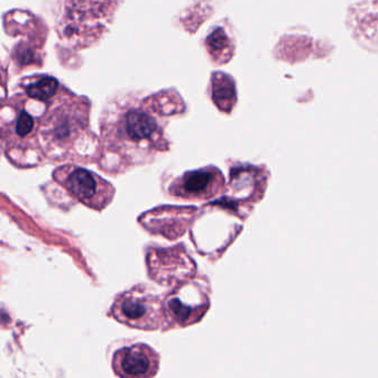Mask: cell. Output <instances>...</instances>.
I'll use <instances>...</instances> for the list:
<instances>
[{"instance_id": "1", "label": "cell", "mask_w": 378, "mask_h": 378, "mask_svg": "<svg viewBox=\"0 0 378 378\" xmlns=\"http://www.w3.org/2000/svg\"><path fill=\"white\" fill-rule=\"evenodd\" d=\"M168 116L150 100L145 101L126 98L106 108L102 120L104 157L117 155L122 168L141 165L150 160L155 153L168 149L163 126L157 118Z\"/></svg>"}, {"instance_id": "2", "label": "cell", "mask_w": 378, "mask_h": 378, "mask_svg": "<svg viewBox=\"0 0 378 378\" xmlns=\"http://www.w3.org/2000/svg\"><path fill=\"white\" fill-rule=\"evenodd\" d=\"M89 109L84 98L62 96L59 91L58 99L51 101L39 128L41 148L47 157L64 160L80 140L94 138L89 131Z\"/></svg>"}, {"instance_id": "3", "label": "cell", "mask_w": 378, "mask_h": 378, "mask_svg": "<svg viewBox=\"0 0 378 378\" xmlns=\"http://www.w3.org/2000/svg\"><path fill=\"white\" fill-rule=\"evenodd\" d=\"M112 315L130 328L155 330L165 324L163 303L145 287H135L123 292L112 305Z\"/></svg>"}, {"instance_id": "4", "label": "cell", "mask_w": 378, "mask_h": 378, "mask_svg": "<svg viewBox=\"0 0 378 378\" xmlns=\"http://www.w3.org/2000/svg\"><path fill=\"white\" fill-rule=\"evenodd\" d=\"M54 180L88 208L104 210L113 200V187L101 177L74 165H62L52 173Z\"/></svg>"}, {"instance_id": "5", "label": "cell", "mask_w": 378, "mask_h": 378, "mask_svg": "<svg viewBox=\"0 0 378 378\" xmlns=\"http://www.w3.org/2000/svg\"><path fill=\"white\" fill-rule=\"evenodd\" d=\"M209 308V296L204 283L189 281L174 289L163 302L165 324L184 328L204 318Z\"/></svg>"}, {"instance_id": "6", "label": "cell", "mask_w": 378, "mask_h": 378, "mask_svg": "<svg viewBox=\"0 0 378 378\" xmlns=\"http://www.w3.org/2000/svg\"><path fill=\"white\" fill-rule=\"evenodd\" d=\"M221 171L216 167H206L189 171L171 183L169 192L182 200H210L220 196L226 189Z\"/></svg>"}, {"instance_id": "7", "label": "cell", "mask_w": 378, "mask_h": 378, "mask_svg": "<svg viewBox=\"0 0 378 378\" xmlns=\"http://www.w3.org/2000/svg\"><path fill=\"white\" fill-rule=\"evenodd\" d=\"M160 367V356L150 346L135 344L114 353L112 368L119 378H153Z\"/></svg>"}, {"instance_id": "8", "label": "cell", "mask_w": 378, "mask_h": 378, "mask_svg": "<svg viewBox=\"0 0 378 378\" xmlns=\"http://www.w3.org/2000/svg\"><path fill=\"white\" fill-rule=\"evenodd\" d=\"M16 110V116L8 125V131H3V138L8 135V139L4 141L8 145V151L36 150L40 151V147L37 145V133H39L41 119H37L26 104L27 100H18L13 104Z\"/></svg>"}, {"instance_id": "9", "label": "cell", "mask_w": 378, "mask_h": 378, "mask_svg": "<svg viewBox=\"0 0 378 378\" xmlns=\"http://www.w3.org/2000/svg\"><path fill=\"white\" fill-rule=\"evenodd\" d=\"M21 86L28 98L41 104L52 101L60 91L57 79L50 76H36L23 79Z\"/></svg>"}, {"instance_id": "10", "label": "cell", "mask_w": 378, "mask_h": 378, "mask_svg": "<svg viewBox=\"0 0 378 378\" xmlns=\"http://www.w3.org/2000/svg\"><path fill=\"white\" fill-rule=\"evenodd\" d=\"M212 100L218 109L230 112L236 102L235 86L233 79L226 74H212Z\"/></svg>"}, {"instance_id": "11", "label": "cell", "mask_w": 378, "mask_h": 378, "mask_svg": "<svg viewBox=\"0 0 378 378\" xmlns=\"http://www.w3.org/2000/svg\"><path fill=\"white\" fill-rule=\"evenodd\" d=\"M206 47L211 58L216 64H226L233 55V43L222 27H216L209 33Z\"/></svg>"}]
</instances>
